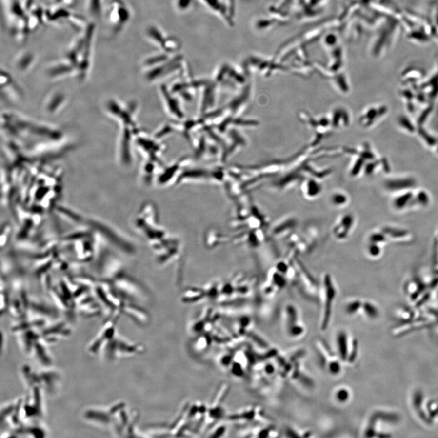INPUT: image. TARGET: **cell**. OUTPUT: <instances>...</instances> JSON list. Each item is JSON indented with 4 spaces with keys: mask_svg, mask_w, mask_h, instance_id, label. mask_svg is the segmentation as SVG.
Returning <instances> with one entry per match:
<instances>
[{
    "mask_svg": "<svg viewBox=\"0 0 438 438\" xmlns=\"http://www.w3.org/2000/svg\"><path fill=\"white\" fill-rule=\"evenodd\" d=\"M95 31L94 22H88L85 28L79 32L62 56L75 66L76 76L80 80L86 78L90 68Z\"/></svg>",
    "mask_w": 438,
    "mask_h": 438,
    "instance_id": "1",
    "label": "cell"
},
{
    "mask_svg": "<svg viewBox=\"0 0 438 438\" xmlns=\"http://www.w3.org/2000/svg\"><path fill=\"white\" fill-rule=\"evenodd\" d=\"M1 9L5 25L15 38L19 29L28 23V12L20 0H1Z\"/></svg>",
    "mask_w": 438,
    "mask_h": 438,
    "instance_id": "2",
    "label": "cell"
},
{
    "mask_svg": "<svg viewBox=\"0 0 438 438\" xmlns=\"http://www.w3.org/2000/svg\"><path fill=\"white\" fill-rule=\"evenodd\" d=\"M105 23L111 36H117L129 19V12L122 0H111L105 7Z\"/></svg>",
    "mask_w": 438,
    "mask_h": 438,
    "instance_id": "3",
    "label": "cell"
},
{
    "mask_svg": "<svg viewBox=\"0 0 438 438\" xmlns=\"http://www.w3.org/2000/svg\"><path fill=\"white\" fill-rule=\"evenodd\" d=\"M139 346L129 343L118 336L117 332L107 341L100 353H102L107 361H112L122 356L137 353Z\"/></svg>",
    "mask_w": 438,
    "mask_h": 438,
    "instance_id": "4",
    "label": "cell"
},
{
    "mask_svg": "<svg viewBox=\"0 0 438 438\" xmlns=\"http://www.w3.org/2000/svg\"><path fill=\"white\" fill-rule=\"evenodd\" d=\"M124 408V404L117 403L107 408H92L85 411L83 417L87 421L99 426L112 425L119 411Z\"/></svg>",
    "mask_w": 438,
    "mask_h": 438,
    "instance_id": "5",
    "label": "cell"
},
{
    "mask_svg": "<svg viewBox=\"0 0 438 438\" xmlns=\"http://www.w3.org/2000/svg\"><path fill=\"white\" fill-rule=\"evenodd\" d=\"M324 288L325 293V305H324V313L322 328L325 329L328 328L330 318L332 314V306L335 298L336 297V288L334 280L331 275H326L324 277Z\"/></svg>",
    "mask_w": 438,
    "mask_h": 438,
    "instance_id": "6",
    "label": "cell"
},
{
    "mask_svg": "<svg viewBox=\"0 0 438 438\" xmlns=\"http://www.w3.org/2000/svg\"><path fill=\"white\" fill-rule=\"evenodd\" d=\"M116 323H117V319H115L110 323H107L106 326L103 328L102 331L92 341L88 348V351L90 353L95 355V354L100 353L102 347L107 343V341L117 333Z\"/></svg>",
    "mask_w": 438,
    "mask_h": 438,
    "instance_id": "7",
    "label": "cell"
},
{
    "mask_svg": "<svg viewBox=\"0 0 438 438\" xmlns=\"http://www.w3.org/2000/svg\"><path fill=\"white\" fill-rule=\"evenodd\" d=\"M46 344L41 337V338L34 344L30 353L37 362L40 364L43 368L51 367L53 364L52 358Z\"/></svg>",
    "mask_w": 438,
    "mask_h": 438,
    "instance_id": "8",
    "label": "cell"
},
{
    "mask_svg": "<svg viewBox=\"0 0 438 438\" xmlns=\"http://www.w3.org/2000/svg\"><path fill=\"white\" fill-rule=\"evenodd\" d=\"M354 218L351 214H346L342 216L334 228V235L338 239H345L353 228Z\"/></svg>",
    "mask_w": 438,
    "mask_h": 438,
    "instance_id": "9",
    "label": "cell"
},
{
    "mask_svg": "<svg viewBox=\"0 0 438 438\" xmlns=\"http://www.w3.org/2000/svg\"><path fill=\"white\" fill-rule=\"evenodd\" d=\"M36 59L35 54L31 51H21L17 55L15 59V65L19 70H28L35 63Z\"/></svg>",
    "mask_w": 438,
    "mask_h": 438,
    "instance_id": "10",
    "label": "cell"
},
{
    "mask_svg": "<svg viewBox=\"0 0 438 438\" xmlns=\"http://www.w3.org/2000/svg\"><path fill=\"white\" fill-rule=\"evenodd\" d=\"M382 232L386 238L396 241H406L410 239L408 238H410L409 232L402 229L388 227L383 229Z\"/></svg>",
    "mask_w": 438,
    "mask_h": 438,
    "instance_id": "11",
    "label": "cell"
},
{
    "mask_svg": "<svg viewBox=\"0 0 438 438\" xmlns=\"http://www.w3.org/2000/svg\"><path fill=\"white\" fill-rule=\"evenodd\" d=\"M86 7L91 17L99 19L102 15L103 7L102 0H85Z\"/></svg>",
    "mask_w": 438,
    "mask_h": 438,
    "instance_id": "12",
    "label": "cell"
},
{
    "mask_svg": "<svg viewBox=\"0 0 438 438\" xmlns=\"http://www.w3.org/2000/svg\"><path fill=\"white\" fill-rule=\"evenodd\" d=\"M338 347L342 360H345L348 358V343H347L346 335L344 332H340L338 336Z\"/></svg>",
    "mask_w": 438,
    "mask_h": 438,
    "instance_id": "13",
    "label": "cell"
},
{
    "mask_svg": "<svg viewBox=\"0 0 438 438\" xmlns=\"http://www.w3.org/2000/svg\"><path fill=\"white\" fill-rule=\"evenodd\" d=\"M412 193H410V192L403 194V195L398 196V198L394 200V206H395V207L398 210H402L403 208H405L406 206L409 205L410 201L412 200Z\"/></svg>",
    "mask_w": 438,
    "mask_h": 438,
    "instance_id": "14",
    "label": "cell"
},
{
    "mask_svg": "<svg viewBox=\"0 0 438 438\" xmlns=\"http://www.w3.org/2000/svg\"><path fill=\"white\" fill-rule=\"evenodd\" d=\"M387 239L383 232L375 233L370 236V241L371 243H375L381 246V245L385 244Z\"/></svg>",
    "mask_w": 438,
    "mask_h": 438,
    "instance_id": "15",
    "label": "cell"
},
{
    "mask_svg": "<svg viewBox=\"0 0 438 438\" xmlns=\"http://www.w3.org/2000/svg\"><path fill=\"white\" fill-rule=\"evenodd\" d=\"M381 252H382V250H381L380 245L370 242V244L369 245L368 247V254L370 255V257L373 258L379 257Z\"/></svg>",
    "mask_w": 438,
    "mask_h": 438,
    "instance_id": "16",
    "label": "cell"
},
{
    "mask_svg": "<svg viewBox=\"0 0 438 438\" xmlns=\"http://www.w3.org/2000/svg\"><path fill=\"white\" fill-rule=\"evenodd\" d=\"M51 5L60 6L70 9L76 4V0H50Z\"/></svg>",
    "mask_w": 438,
    "mask_h": 438,
    "instance_id": "17",
    "label": "cell"
},
{
    "mask_svg": "<svg viewBox=\"0 0 438 438\" xmlns=\"http://www.w3.org/2000/svg\"><path fill=\"white\" fill-rule=\"evenodd\" d=\"M362 305L363 304L361 303V301H358V300H355V301H351L347 305L346 311L347 313H348L349 314H355L356 312L358 311V310L360 308V307L362 306Z\"/></svg>",
    "mask_w": 438,
    "mask_h": 438,
    "instance_id": "18",
    "label": "cell"
},
{
    "mask_svg": "<svg viewBox=\"0 0 438 438\" xmlns=\"http://www.w3.org/2000/svg\"><path fill=\"white\" fill-rule=\"evenodd\" d=\"M287 313L288 314V317H289L288 321H289L290 325H291L290 327L294 326V324L296 323L298 317L296 309H295L294 306H288L287 308Z\"/></svg>",
    "mask_w": 438,
    "mask_h": 438,
    "instance_id": "19",
    "label": "cell"
},
{
    "mask_svg": "<svg viewBox=\"0 0 438 438\" xmlns=\"http://www.w3.org/2000/svg\"><path fill=\"white\" fill-rule=\"evenodd\" d=\"M364 311L370 317H375L378 314V311L376 306L370 302H366L363 305Z\"/></svg>",
    "mask_w": 438,
    "mask_h": 438,
    "instance_id": "20",
    "label": "cell"
},
{
    "mask_svg": "<svg viewBox=\"0 0 438 438\" xmlns=\"http://www.w3.org/2000/svg\"><path fill=\"white\" fill-rule=\"evenodd\" d=\"M417 201L420 205L426 206L429 203V198L426 193H425L424 192H422V193L418 194Z\"/></svg>",
    "mask_w": 438,
    "mask_h": 438,
    "instance_id": "21",
    "label": "cell"
},
{
    "mask_svg": "<svg viewBox=\"0 0 438 438\" xmlns=\"http://www.w3.org/2000/svg\"><path fill=\"white\" fill-rule=\"evenodd\" d=\"M337 397L340 402H345L349 398V393L345 390H341L337 393Z\"/></svg>",
    "mask_w": 438,
    "mask_h": 438,
    "instance_id": "22",
    "label": "cell"
},
{
    "mask_svg": "<svg viewBox=\"0 0 438 438\" xmlns=\"http://www.w3.org/2000/svg\"><path fill=\"white\" fill-rule=\"evenodd\" d=\"M329 369L331 372L337 374L339 373V370H340V366H339L338 362H332L330 364Z\"/></svg>",
    "mask_w": 438,
    "mask_h": 438,
    "instance_id": "23",
    "label": "cell"
},
{
    "mask_svg": "<svg viewBox=\"0 0 438 438\" xmlns=\"http://www.w3.org/2000/svg\"><path fill=\"white\" fill-rule=\"evenodd\" d=\"M274 369L272 366L269 365V366H267L266 371L268 373H272V372H274Z\"/></svg>",
    "mask_w": 438,
    "mask_h": 438,
    "instance_id": "24",
    "label": "cell"
}]
</instances>
